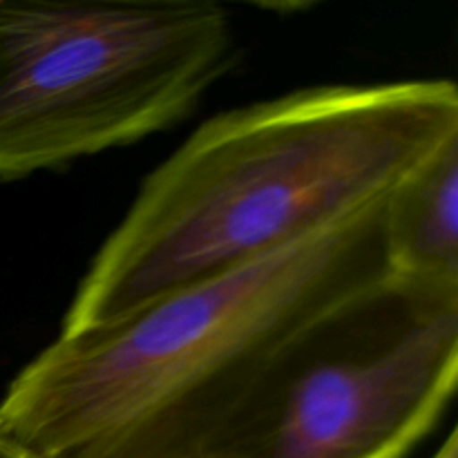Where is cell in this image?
Segmentation results:
<instances>
[{"mask_svg": "<svg viewBox=\"0 0 458 458\" xmlns=\"http://www.w3.org/2000/svg\"><path fill=\"white\" fill-rule=\"evenodd\" d=\"M434 458H458V441H456V432H452L447 437V441L443 443L441 450L434 454Z\"/></svg>", "mask_w": 458, "mask_h": 458, "instance_id": "obj_6", "label": "cell"}, {"mask_svg": "<svg viewBox=\"0 0 458 458\" xmlns=\"http://www.w3.org/2000/svg\"><path fill=\"white\" fill-rule=\"evenodd\" d=\"M385 199L228 276L61 334L9 385L31 458H204L277 349L387 276Z\"/></svg>", "mask_w": 458, "mask_h": 458, "instance_id": "obj_2", "label": "cell"}, {"mask_svg": "<svg viewBox=\"0 0 458 458\" xmlns=\"http://www.w3.org/2000/svg\"><path fill=\"white\" fill-rule=\"evenodd\" d=\"M233 56L217 3L0 0V179L179 123Z\"/></svg>", "mask_w": 458, "mask_h": 458, "instance_id": "obj_3", "label": "cell"}, {"mask_svg": "<svg viewBox=\"0 0 458 458\" xmlns=\"http://www.w3.org/2000/svg\"><path fill=\"white\" fill-rule=\"evenodd\" d=\"M458 139L452 81L327 85L222 112L159 168L79 284L61 334L228 276L389 195Z\"/></svg>", "mask_w": 458, "mask_h": 458, "instance_id": "obj_1", "label": "cell"}, {"mask_svg": "<svg viewBox=\"0 0 458 458\" xmlns=\"http://www.w3.org/2000/svg\"><path fill=\"white\" fill-rule=\"evenodd\" d=\"M383 226L389 273L458 280V139L389 191Z\"/></svg>", "mask_w": 458, "mask_h": 458, "instance_id": "obj_5", "label": "cell"}, {"mask_svg": "<svg viewBox=\"0 0 458 458\" xmlns=\"http://www.w3.org/2000/svg\"><path fill=\"white\" fill-rule=\"evenodd\" d=\"M456 376L458 280L387 273L277 349L204 458H403Z\"/></svg>", "mask_w": 458, "mask_h": 458, "instance_id": "obj_4", "label": "cell"}, {"mask_svg": "<svg viewBox=\"0 0 458 458\" xmlns=\"http://www.w3.org/2000/svg\"><path fill=\"white\" fill-rule=\"evenodd\" d=\"M0 458H31V456H27L25 452L16 450V447L9 445V443H4L3 438H0Z\"/></svg>", "mask_w": 458, "mask_h": 458, "instance_id": "obj_7", "label": "cell"}]
</instances>
